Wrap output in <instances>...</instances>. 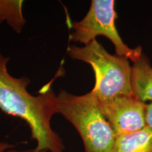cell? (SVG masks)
<instances>
[{
  "label": "cell",
  "mask_w": 152,
  "mask_h": 152,
  "mask_svg": "<svg viewBox=\"0 0 152 152\" xmlns=\"http://www.w3.org/2000/svg\"><path fill=\"white\" fill-rule=\"evenodd\" d=\"M9 61L0 51V109L28 123L38 150L64 152L62 140L51 125L52 116L58 113L57 95L49 87L37 96L32 95L27 90L30 79L11 75L7 69Z\"/></svg>",
  "instance_id": "cell-1"
},
{
  "label": "cell",
  "mask_w": 152,
  "mask_h": 152,
  "mask_svg": "<svg viewBox=\"0 0 152 152\" xmlns=\"http://www.w3.org/2000/svg\"><path fill=\"white\" fill-rule=\"evenodd\" d=\"M57 109L79 133L85 152H111L116 135L91 91L75 95L61 90L57 94Z\"/></svg>",
  "instance_id": "cell-2"
},
{
  "label": "cell",
  "mask_w": 152,
  "mask_h": 152,
  "mask_svg": "<svg viewBox=\"0 0 152 152\" xmlns=\"http://www.w3.org/2000/svg\"><path fill=\"white\" fill-rule=\"evenodd\" d=\"M67 53L72 59L92 66L95 83L91 92L99 102L123 95H134L131 80L132 66L128 58L109 54L96 39L83 47L70 45Z\"/></svg>",
  "instance_id": "cell-3"
},
{
  "label": "cell",
  "mask_w": 152,
  "mask_h": 152,
  "mask_svg": "<svg viewBox=\"0 0 152 152\" xmlns=\"http://www.w3.org/2000/svg\"><path fill=\"white\" fill-rule=\"evenodd\" d=\"M116 18L115 1L92 0L84 18L80 21L71 23L73 32L70 35V39L73 42L86 45L96 39L97 36H104L113 43L115 54L126 57L134 63L143 54L142 47L132 49L125 45L115 26Z\"/></svg>",
  "instance_id": "cell-4"
},
{
  "label": "cell",
  "mask_w": 152,
  "mask_h": 152,
  "mask_svg": "<svg viewBox=\"0 0 152 152\" xmlns=\"http://www.w3.org/2000/svg\"><path fill=\"white\" fill-rule=\"evenodd\" d=\"M97 102L101 111L116 136L136 132L147 126V104L134 95H123Z\"/></svg>",
  "instance_id": "cell-5"
},
{
  "label": "cell",
  "mask_w": 152,
  "mask_h": 152,
  "mask_svg": "<svg viewBox=\"0 0 152 152\" xmlns=\"http://www.w3.org/2000/svg\"><path fill=\"white\" fill-rule=\"evenodd\" d=\"M131 80L134 96L145 103L152 102V66L144 54L133 63Z\"/></svg>",
  "instance_id": "cell-6"
},
{
  "label": "cell",
  "mask_w": 152,
  "mask_h": 152,
  "mask_svg": "<svg viewBox=\"0 0 152 152\" xmlns=\"http://www.w3.org/2000/svg\"><path fill=\"white\" fill-rule=\"evenodd\" d=\"M111 152H152V130H142L118 135Z\"/></svg>",
  "instance_id": "cell-7"
},
{
  "label": "cell",
  "mask_w": 152,
  "mask_h": 152,
  "mask_svg": "<svg viewBox=\"0 0 152 152\" xmlns=\"http://www.w3.org/2000/svg\"><path fill=\"white\" fill-rule=\"evenodd\" d=\"M23 1L0 0V24L7 21L15 32L21 33L26 23L23 16Z\"/></svg>",
  "instance_id": "cell-8"
},
{
  "label": "cell",
  "mask_w": 152,
  "mask_h": 152,
  "mask_svg": "<svg viewBox=\"0 0 152 152\" xmlns=\"http://www.w3.org/2000/svg\"><path fill=\"white\" fill-rule=\"evenodd\" d=\"M146 123L147 126L152 130V102L147 104L146 107Z\"/></svg>",
  "instance_id": "cell-9"
},
{
  "label": "cell",
  "mask_w": 152,
  "mask_h": 152,
  "mask_svg": "<svg viewBox=\"0 0 152 152\" xmlns=\"http://www.w3.org/2000/svg\"><path fill=\"white\" fill-rule=\"evenodd\" d=\"M13 148H14V146L13 144L9 143V142H0V152H4L7 151V150L13 149Z\"/></svg>",
  "instance_id": "cell-10"
},
{
  "label": "cell",
  "mask_w": 152,
  "mask_h": 152,
  "mask_svg": "<svg viewBox=\"0 0 152 152\" xmlns=\"http://www.w3.org/2000/svg\"><path fill=\"white\" fill-rule=\"evenodd\" d=\"M4 152H46V151H39V150H38L37 148L35 147V148H33V149H24V150H18V149H15L14 148H13V149L7 150V151Z\"/></svg>",
  "instance_id": "cell-11"
}]
</instances>
